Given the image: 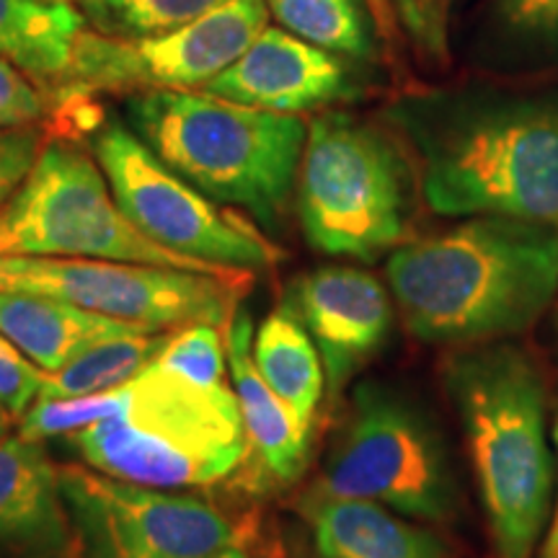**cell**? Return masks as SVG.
<instances>
[{
  "mask_svg": "<svg viewBox=\"0 0 558 558\" xmlns=\"http://www.w3.org/2000/svg\"><path fill=\"white\" fill-rule=\"evenodd\" d=\"M267 0H226L179 29L143 39L81 34L62 99L81 90H186L218 78L267 29Z\"/></svg>",
  "mask_w": 558,
  "mask_h": 558,
  "instance_id": "obj_12",
  "label": "cell"
},
{
  "mask_svg": "<svg viewBox=\"0 0 558 558\" xmlns=\"http://www.w3.org/2000/svg\"><path fill=\"white\" fill-rule=\"evenodd\" d=\"M94 153L111 194L140 233L153 243L226 269H267L284 259L254 222L222 209L153 153L135 132L109 124Z\"/></svg>",
  "mask_w": 558,
  "mask_h": 558,
  "instance_id": "obj_10",
  "label": "cell"
},
{
  "mask_svg": "<svg viewBox=\"0 0 558 558\" xmlns=\"http://www.w3.org/2000/svg\"><path fill=\"white\" fill-rule=\"evenodd\" d=\"M0 558H81L78 530L68 505L19 525L0 527Z\"/></svg>",
  "mask_w": 558,
  "mask_h": 558,
  "instance_id": "obj_24",
  "label": "cell"
},
{
  "mask_svg": "<svg viewBox=\"0 0 558 558\" xmlns=\"http://www.w3.org/2000/svg\"><path fill=\"white\" fill-rule=\"evenodd\" d=\"M124 403V386L78 399H37L19 418L16 435L41 442L47 437H70L101 418L114 416Z\"/></svg>",
  "mask_w": 558,
  "mask_h": 558,
  "instance_id": "obj_23",
  "label": "cell"
},
{
  "mask_svg": "<svg viewBox=\"0 0 558 558\" xmlns=\"http://www.w3.org/2000/svg\"><path fill=\"white\" fill-rule=\"evenodd\" d=\"M0 256H78L251 277L153 243L117 205L101 166L62 140H47L21 190L0 207Z\"/></svg>",
  "mask_w": 558,
  "mask_h": 558,
  "instance_id": "obj_6",
  "label": "cell"
},
{
  "mask_svg": "<svg viewBox=\"0 0 558 558\" xmlns=\"http://www.w3.org/2000/svg\"><path fill=\"white\" fill-rule=\"evenodd\" d=\"M226 0H83L86 19L117 39L156 37L192 24Z\"/></svg>",
  "mask_w": 558,
  "mask_h": 558,
  "instance_id": "obj_22",
  "label": "cell"
},
{
  "mask_svg": "<svg viewBox=\"0 0 558 558\" xmlns=\"http://www.w3.org/2000/svg\"><path fill=\"white\" fill-rule=\"evenodd\" d=\"M556 445H558V427H556ZM543 558H558V499H556V520L546 538V546H543Z\"/></svg>",
  "mask_w": 558,
  "mask_h": 558,
  "instance_id": "obj_30",
  "label": "cell"
},
{
  "mask_svg": "<svg viewBox=\"0 0 558 558\" xmlns=\"http://www.w3.org/2000/svg\"><path fill=\"white\" fill-rule=\"evenodd\" d=\"M445 383L469 439L499 556L530 558L554 494L538 369L514 347H481L452 357Z\"/></svg>",
  "mask_w": 558,
  "mask_h": 558,
  "instance_id": "obj_2",
  "label": "cell"
},
{
  "mask_svg": "<svg viewBox=\"0 0 558 558\" xmlns=\"http://www.w3.org/2000/svg\"><path fill=\"white\" fill-rule=\"evenodd\" d=\"M248 277L150 267L78 256H0V292L50 295L99 316L158 331L226 326Z\"/></svg>",
  "mask_w": 558,
  "mask_h": 558,
  "instance_id": "obj_9",
  "label": "cell"
},
{
  "mask_svg": "<svg viewBox=\"0 0 558 558\" xmlns=\"http://www.w3.org/2000/svg\"><path fill=\"white\" fill-rule=\"evenodd\" d=\"M68 439L88 469L166 492L215 484L248 458L235 390L184 378L158 360L124 383L114 416Z\"/></svg>",
  "mask_w": 558,
  "mask_h": 558,
  "instance_id": "obj_4",
  "label": "cell"
},
{
  "mask_svg": "<svg viewBox=\"0 0 558 558\" xmlns=\"http://www.w3.org/2000/svg\"><path fill=\"white\" fill-rule=\"evenodd\" d=\"M288 300L318 349L331 396L378 352L393 324L386 288L362 269H313L298 279Z\"/></svg>",
  "mask_w": 558,
  "mask_h": 558,
  "instance_id": "obj_13",
  "label": "cell"
},
{
  "mask_svg": "<svg viewBox=\"0 0 558 558\" xmlns=\"http://www.w3.org/2000/svg\"><path fill=\"white\" fill-rule=\"evenodd\" d=\"M9 418H5V416H0V439H5V437H9Z\"/></svg>",
  "mask_w": 558,
  "mask_h": 558,
  "instance_id": "obj_32",
  "label": "cell"
},
{
  "mask_svg": "<svg viewBox=\"0 0 558 558\" xmlns=\"http://www.w3.org/2000/svg\"><path fill=\"white\" fill-rule=\"evenodd\" d=\"M86 16L62 0H0V58L41 88H60L73 65Z\"/></svg>",
  "mask_w": 558,
  "mask_h": 558,
  "instance_id": "obj_18",
  "label": "cell"
},
{
  "mask_svg": "<svg viewBox=\"0 0 558 558\" xmlns=\"http://www.w3.org/2000/svg\"><path fill=\"white\" fill-rule=\"evenodd\" d=\"M45 132L32 128H0V207L21 190L45 148Z\"/></svg>",
  "mask_w": 558,
  "mask_h": 558,
  "instance_id": "obj_28",
  "label": "cell"
},
{
  "mask_svg": "<svg viewBox=\"0 0 558 558\" xmlns=\"http://www.w3.org/2000/svg\"><path fill=\"white\" fill-rule=\"evenodd\" d=\"M499 5L514 29L558 32V0H499Z\"/></svg>",
  "mask_w": 558,
  "mask_h": 558,
  "instance_id": "obj_29",
  "label": "cell"
},
{
  "mask_svg": "<svg viewBox=\"0 0 558 558\" xmlns=\"http://www.w3.org/2000/svg\"><path fill=\"white\" fill-rule=\"evenodd\" d=\"M251 354L271 390L313 429L326 375L318 349L288 298L264 318Z\"/></svg>",
  "mask_w": 558,
  "mask_h": 558,
  "instance_id": "obj_19",
  "label": "cell"
},
{
  "mask_svg": "<svg viewBox=\"0 0 558 558\" xmlns=\"http://www.w3.org/2000/svg\"><path fill=\"white\" fill-rule=\"evenodd\" d=\"M148 331L158 329L99 316L50 295L0 292V333L45 373H58L104 339Z\"/></svg>",
  "mask_w": 558,
  "mask_h": 558,
  "instance_id": "obj_16",
  "label": "cell"
},
{
  "mask_svg": "<svg viewBox=\"0 0 558 558\" xmlns=\"http://www.w3.org/2000/svg\"><path fill=\"white\" fill-rule=\"evenodd\" d=\"M284 32L331 54L365 58L369 39L357 0H267Z\"/></svg>",
  "mask_w": 558,
  "mask_h": 558,
  "instance_id": "obj_21",
  "label": "cell"
},
{
  "mask_svg": "<svg viewBox=\"0 0 558 558\" xmlns=\"http://www.w3.org/2000/svg\"><path fill=\"white\" fill-rule=\"evenodd\" d=\"M213 558H251V556L241 546H228V548H222L220 554H215Z\"/></svg>",
  "mask_w": 558,
  "mask_h": 558,
  "instance_id": "obj_31",
  "label": "cell"
},
{
  "mask_svg": "<svg viewBox=\"0 0 558 558\" xmlns=\"http://www.w3.org/2000/svg\"><path fill=\"white\" fill-rule=\"evenodd\" d=\"M305 512L316 548L333 558H445L435 535L373 501H311Z\"/></svg>",
  "mask_w": 558,
  "mask_h": 558,
  "instance_id": "obj_17",
  "label": "cell"
},
{
  "mask_svg": "<svg viewBox=\"0 0 558 558\" xmlns=\"http://www.w3.org/2000/svg\"><path fill=\"white\" fill-rule=\"evenodd\" d=\"M311 501H373L403 518L445 520L456 509L458 486L429 418L396 390L365 383L305 497Z\"/></svg>",
  "mask_w": 558,
  "mask_h": 558,
  "instance_id": "obj_7",
  "label": "cell"
},
{
  "mask_svg": "<svg viewBox=\"0 0 558 558\" xmlns=\"http://www.w3.org/2000/svg\"><path fill=\"white\" fill-rule=\"evenodd\" d=\"M50 114V99L32 75L0 58V128H32Z\"/></svg>",
  "mask_w": 558,
  "mask_h": 558,
  "instance_id": "obj_27",
  "label": "cell"
},
{
  "mask_svg": "<svg viewBox=\"0 0 558 558\" xmlns=\"http://www.w3.org/2000/svg\"><path fill=\"white\" fill-rule=\"evenodd\" d=\"M313 558H333V556H329V554H324V550H318V548H316V554H313Z\"/></svg>",
  "mask_w": 558,
  "mask_h": 558,
  "instance_id": "obj_33",
  "label": "cell"
},
{
  "mask_svg": "<svg viewBox=\"0 0 558 558\" xmlns=\"http://www.w3.org/2000/svg\"><path fill=\"white\" fill-rule=\"evenodd\" d=\"M254 329L248 313L239 311L226 331L230 380L239 399L243 427L248 437V456L259 460L267 476L292 484L308 463L311 427L295 416L288 403L271 390L254 365Z\"/></svg>",
  "mask_w": 558,
  "mask_h": 558,
  "instance_id": "obj_15",
  "label": "cell"
},
{
  "mask_svg": "<svg viewBox=\"0 0 558 558\" xmlns=\"http://www.w3.org/2000/svg\"><path fill=\"white\" fill-rule=\"evenodd\" d=\"M422 186L439 215L558 226V94L460 111L424 143Z\"/></svg>",
  "mask_w": 558,
  "mask_h": 558,
  "instance_id": "obj_5",
  "label": "cell"
},
{
  "mask_svg": "<svg viewBox=\"0 0 558 558\" xmlns=\"http://www.w3.org/2000/svg\"><path fill=\"white\" fill-rule=\"evenodd\" d=\"M0 416H3V414H0Z\"/></svg>",
  "mask_w": 558,
  "mask_h": 558,
  "instance_id": "obj_35",
  "label": "cell"
},
{
  "mask_svg": "<svg viewBox=\"0 0 558 558\" xmlns=\"http://www.w3.org/2000/svg\"><path fill=\"white\" fill-rule=\"evenodd\" d=\"M228 349L220 344L218 326L213 324H192L184 329L173 331L169 344L158 354V362L173 373L184 375L205 386H215L226 373Z\"/></svg>",
  "mask_w": 558,
  "mask_h": 558,
  "instance_id": "obj_25",
  "label": "cell"
},
{
  "mask_svg": "<svg viewBox=\"0 0 558 558\" xmlns=\"http://www.w3.org/2000/svg\"><path fill=\"white\" fill-rule=\"evenodd\" d=\"M135 135L209 199L277 228L288 215L308 128L298 114L192 90H143L128 101Z\"/></svg>",
  "mask_w": 558,
  "mask_h": 558,
  "instance_id": "obj_3",
  "label": "cell"
},
{
  "mask_svg": "<svg viewBox=\"0 0 558 558\" xmlns=\"http://www.w3.org/2000/svg\"><path fill=\"white\" fill-rule=\"evenodd\" d=\"M58 481L81 558H213L239 546L233 520L194 494L130 484L81 465H60Z\"/></svg>",
  "mask_w": 558,
  "mask_h": 558,
  "instance_id": "obj_11",
  "label": "cell"
},
{
  "mask_svg": "<svg viewBox=\"0 0 558 558\" xmlns=\"http://www.w3.org/2000/svg\"><path fill=\"white\" fill-rule=\"evenodd\" d=\"M298 215L313 248L373 259L407 233V186L390 143L369 124L326 111L305 137Z\"/></svg>",
  "mask_w": 558,
  "mask_h": 558,
  "instance_id": "obj_8",
  "label": "cell"
},
{
  "mask_svg": "<svg viewBox=\"0 0 558 558\" xmlns=\"http://www.w3.org/2000/svg\"><path fill=\"white\" fill-rule=\"evenodd\" d=\"M388 282L407 329L427 344L520 333L558 298V226L478 215L401 246Z\"/></svg>",
  "mask_w": 558,
  "mask_h": 558,
  "instance_id": "obj_1",
  "label": "cell"
},
{
  "mask_svg": "<svg viewBox=\"0 0 558 558\" xmlns=\"http://www.w3.org/2000/svg\"><path fill=\"white\" fill-rule=\"evenodd\" d=\"M62 3H65V0H62Z\"/></svg>",
  "mask_w": 558,
  "mask_h": 558,
  "instance_id": "obj_34",
  "label": "cell"
},
{
  "mask_svg": "<svg viewBox=\"0 0 558 558\" xmlns=\"http://www.w3.org/2000/svg\"><path fill=\"white\" fill-rule=\"evenodd\" d=\"M47 373L0 333V414L19 422L39 396Z\"/></svg>",
  "mask_w": 558,
  "mask_h": 558,
  "instance_id": "obj_26",
  "label": "cell"
},
{
  "mask_svg": "<svg viewBox=\"0 0 558 558\" xmlns=\"http://www.w3.org/2000/svg\"><path fill=\"white\" fill-rule=\"evenodd\" d=\"M171 337L173 331H148L104 339L70 360L58 373H47L37 399H78L120 388L153 365Z\"/></svg>",
  "mask_w": 558,
  "mask_h": 558,
  "instance_id": "obj_20",
  "label": "cell"
},
{
  "mask_svg": "<svg viewBox=\"0 0 558 558\" xmlns=\"http://www.w3.org/2000/svg\"><path fill=\"white\" fill-rule=\"evenodd\" d=\"M199 90L243 107L300 114L344 99L349 83L331 52L308 45L282 26H267L233 65Z\"/></svg>",
  "mask_w": 558,
  "mask_h": 558,
  "instance_id": "obj_14",
  "label": "cell"
}]
</instances>
